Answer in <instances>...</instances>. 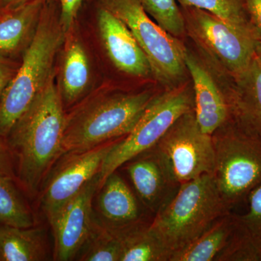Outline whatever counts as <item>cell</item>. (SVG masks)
I'll return each mask as SVG.
<instances>
[{"instance_id":"obj_12","label":"cell","mask_w":261,"mask_h":261,"mask_svg":"<svg viewBox=\"0 0 261 261\" xmlns=\"http://www.w3.org/2000/svg\"><path fill=\"white\" fill-rule=\"evenodd\" d=\"M99 186L98 174L48 219L54 233L55 260H73L89 240L94 222L92 200Z\"/></svg>"},{"instance_id":"obj_22","label":"cell","mask_w":261,"mask_h":261,"mask_svg":"<svg viewBox=\"0 0 261 261\" xmlns=\"http://www.w3.org/2000/svg\"><path fill=\"white\" fill-rule=\"evenodd\" d=\"M176 2L180 7H193L209 12L257 40L249 18L247 0H176Z\"/></svg>"},{"instance_id":"obj_21","label":"cell","mask_w":261,"mask_h":261,"mask_svg":"<svg viewBox=\"0 0 261 261\" xmlns=\"http://www.w3.org/2000/svg\"><path fill=\"white\" fill-rule=\"evenodd\" d=\"M150 222L142 223L117 234L122 244L120 261H169L171 253L151 230Z\"/></svg>"},{"instance_id":"obj_3","label":"cell","mask_w":261,"mask_h":261,"mask_svg":"<svg viewBox=\"0 0 261 261\" xmlns=\"http://www.w3.org/2000/svg\"><path fill=\"white\" fill-rule=\"evenodd\" d=\"M158 92H115L94 96L66 115L63 154L121 138L133 129Z\"/></svg>"},{"instance_id":"obj_30","label":"cell","mask_w":261,"mask_h":261,"mask_svg":"<svg viewBox=\"0 0 261 261\" xmlns=\"http://www.w3.org/2000/svg\"><path fill=\"white\" fill-rule=\"evenodd\" d=\"M247 9L257 39H261V0H247Z\"/></svg>"},{"instance_id":"obj_29","label":"cell","mask_w":261,"mask_h":261,"mask_svg":"<svg viewBox=\"0 0 261 261\" xmlns=\"http://www.w3.org/2000/svg\"><path fill=\"white\" fill-rule=\"evenodd\" d=\"M4 139L0 135V175L13 180L15 177L13 158Z\"/></svg>"},{"instance_id":"obj_15","label":"cell","mask_w":261,"mask_h":261,"mask_svg":"<svg viewBox=\"0 0 261 261\" xmlns=\"http://www.w3.org/2000/svg\"><path fill=\"white\" fill-rule=\"evenodd\" d=\"M99 190L102 223L116 234L148 222L143 218L138 197L116 171L108 176Z\"/></svg>"},{"instance_id":"obj_16","label":"cell","mask_w":261,"mask_h":261,"mask_svg":"<svg viewBox=\"0 0 261 261\" xmlns=\"http://www.w3.org/2000/svg\"><path fill=\"white\" fill-rule=\"evenodd\" d=\"M229 97L234 119L261 136V61L256 56L232 80Z\"/></svg>"},{"instance_id":"obj_23","label":"cell","mask_w":261,"mask_h":261,"mask_svg":"<svg viewBox=\"0 0 261 261\" xmlns=\"http://www.w3.org/2000/svg\"><path fill=\"white\" fill-rule=\"evenodd\" d=\"M34 224L32 211L15 187L13 179L0 175V225L32 227Z\"/></svg>"},{"instance_id":"obj_19","label":"cell","mask_w":261,"mask_h":261,"mask_svg":"<svg viewBox=\"0 0 261 261\" xmlns=\"http://www.w3.org/2000/svg\"><path fill=\"white\" fill-rule=\"evenodd\" d=\"M239 222V215L228 212L215 221L203 233L169 261H215L231 238Z\"/></svg>"},{"instance_id":"obj_17","label":"cell","mask_w":261,"mask_h":261,"mask_svg":"<svg viewBox=\"0 0 261 261\" xmlns=\"http://www.w3.org/2000/svg\"><path fill=\"white\" fill-rule=\"evenodd\" d=\"M47 0H36L14 9L0 10V57L25 51L37 29Z\"/></svg>"},{"instance_id":"obj_13","label":"cell","mask_w":261,"mask_h":261,"mask_svg":"<svg viewBox=\"0 0 261 261\" xmlns=\"http://www.w3.org/2000/svg\"><path fill=\"white\" fill-rule=\"evenodd\" d=\"M97 21L106 53L117 69L132 76H152L147 56L128 27L98 4Z\"/></svg>"},{"instance_id":"obj_2","label":"cell","mask_w":261,"mask_h":261,"mask_svg":"<svg viewBox=\"0 0 261 261\" xmlns=\"http://www.w3.org/2000/svg\"><path fill=\"white\" fill-rule=\"evenodd\" d=\"M65 37L58 0H47L21 65L0 98V135L5 139L54 76L55 59Z\"/></svg>"},{"instance_id":"obj_26","label":"cell","mask_w":261,"mask_h":261,"mask_svg":"<svg viewBox=\"0 0 261 261\" xmlns=\"http://www.w3.org/2000/svg\"><path fill=\"white\" fill-rule=\"evenodd\" d=\"M215 261H261V250L239 215V222L227 245Z\"/></svg>"},{"instance_id":"obj_32","label":"cell","mask_w":261,"mask_h":261,"mask_svg":"<svg viewBox=\"0 0 261 261\" xmlns=\"http://www.w3.org/2000/svg\"><path fill=\"white\" fill-rule=\"evenodd\" d=\"M36 0H0V10L14 9Z\"/></svg>"},{"instance_id":"obj_18","label":"cell","mask_w":261,"mask_h":261,"mask_svg":"<svg viewBox=\"0 0 261 261\" xmlns=\"http://www.w3.org/2000/svg\"><path fill=\"white\" fill-rule=\"evenodd\" d=\"M72 29L65 34L61 84L58 87L64 108L74 105L83 97L91 78L87 51L80 39L72 33Z\"/></svg>"},{"instance_id":"obj_7","label":"cell","mask_w":261,"mask_h":261,"mask_svg":"<svg viewBox=\"0 0 261 261\" xmlns=\"http://www.w3.org/2000/svg\"><path fill=\"white\" fill-rule=\"evenodd\" d=\"M193 109V89L186 81L158 92L133 129L108 152L99 173V190L110 174L153 147L181 115Z\"/></svg>"},{"instance_id":"obj_4","label":"cell","mask_w":261,"mask_h":261,"mask_svg":"<svg viewBox=\"0 0 261 261\" xmlns=\"http://www.w3.org/2000/svg\"><path fill=\"white\" fill-rule=\"evenodd\" d=\"M231 211L212 174H205L181 184L172 198L152 217L149 227L171 256Z\"/></svg>"},{"instance_id":"obj_5","label":"cell","mask_w":261,"mask_h":261,"mask_svg":"<svg viewBox=\"0 0 261 261\" xmlns=\"http://www.w3.org/2000/svg\"><path fill=\"white\" fill-rule=\"evenodd\" d=\"M213 178L226 205L232 211L261 185V136L234 118L212 135Z\"/></svg>"},{"instance_id":"obj_24","label":"cell","mask_w":261,"mask_h":261,"mask_svg":"<svg viewBox=\"0 0 261 261\" xmlns=\"http://www.w3.org/2000/svg\"><path fill=\"white\" fill-rule=\"evenodd\" d=\"M82 250L80 260L120 261L122 254L121 239L102 222L100 224L94 220L92 232Z\"/></svg>"},{"instance_id":"obj_9","label":"cell","mask_w":261,"mask_h":261,"mask_svg":"<svg viewBox=\"0 0 261 261\" xmlns=\"http://www.w3.org/2000/svg\"><path fill=\"white\" fill-rule=\"evenodd\" d=\"M153 148L176 185L214 172L212 136L201 130L194 109L181 115Z\"/></svg>"},{"instance_id":"obj_20","label":"cell","mask_w":261,"mask_h":261,"mask_svg":"<svg viewBox=\"0 0 261 261\" xmlns=\"http://www.w3.org/2000/svg\"><path fill=\"white\" fill-rule=\"evenodd\" d=\"M41 228L0 225V261H39L47 259Z\"/></svg>"},{"instance_id":"obj_28","label":"cell","mask_w":261,"mask_h":261,"mask_svg":"<svg viewBox=\"0 0 261 261\" xmlns=\"http://www.w3.org/2000/svg\"><path fill=\"white\" fill-rule=\"evenodd\" d=\"M87 0H58L60 6V22L65 34L74 25L82 5Z\"/></svg>"},{"instance_id":"obj_31","label":"cell","mask_w":261,"mask_h":261,"mask_svg":"<svg viewBox=\"0 0 261 261\" xmlns=\"http://www.w3.org/2000/svg\"><path fill=\"white\" fill-rule=\"evenodd\" d=\"M18 69V68H17ZM17 69L6 58L0 57V98L7 85L14 76Z\"/></svg>"},{"instance_id":"obj_10","label":"cell","mask_w":261,"mask_h":261,"mask_svg":"<svg viewBox=\"0 0 261 261\" xmlns=\"http://www.w3.org/2000/svg\"><path fill=\"white\" fill-rule=\"evenodd\" d=\"M185 63L191 76L196 119L202 132L212 135L234 118L229 97L232 80L221 84L224 73L187 47Z\"/></svg>"},{"instance_id":"obj_27","label":"cell","mask_w":261,"mask_h":261,"mask_svg":"<svg viewBox=\"0 0 261 261\" xmlns=\"http://www.w3.org/2000/svg\"><path fill=\"white\" fill-rule=\"evenodd\" d=\"M247 201L248 210L240 215V219L261 250V185L249 194Z\"/></svg>"},{"instance_id":"obj_6","label":"cell","mask_w":261,"mask_h":261,"mask_svg":"<svg viewBox=\"0 0 261 261\" xmlns=\"http://www.w3.org/2000/svg\"><path fill=\"white\" fill-rule=\"evenodd\" d=\"M128 27L144 51L152 76L166 88L185 82L186 46L151 18L138 0H97Z\"/></svg>"},{"instance_id":"obj_8","label":"cell","mask_w":261,"mask_h":261,"mask_svg":"<svg viewBox=\"0 0 261 261\" xmlns=\"http://www.w3.org/2000/svg\"><path fill=\"white\" fill-rule=\"evenodd\" d=\"M180 8L186 34L215 68L232 80L247 69L255 56V38L205 10Z\"/></svg>"},{"instance_id":"obj_11","label":"cell","mask_w":261,"mask_h":261,"mask_svg":"<svg viewBox=\"0 0 261 261\" xmlns=\"http://www.w3.org/2000/svg\"><path fill=\"white\" fill-rule=\"evenodd\" d=\"M120 139L87 150L63 154L64 159L51 173L43 189L41 202L48 219L99 174L108 152Z\"/></svg>"},{"instance_id":"obj_25","label":"cell","mask_w":261,"mask_h":261,"mask_svg":"<svg viewBox=\"0 0 261 261\" xmlns=\"http://www.w3.org/2000/svg\"><path fill=\"white\" fill-rule=\"evenodd\" d=\"M147 14L163 29L180 39L186 34L185 20L176 0H138Z\"/></svg>"},{"instance_id":"obj_14","label":"cell","mask_w":261,"mask_h":261,"mask_svg":"<svg viewBox=\"0 0 261 261\" xmlns=\"http://www.w3.org/2000/svg\"><path fill=\"white\" fill-rule=\"evenodd\" d=\"M124 165L137 197L153 217L172 198L180 185L171 180L153 147Z\"/></svg>"},{"instance_id":"obj_33","label":"cell","mask_w":261,"mask_h":261,"mask_svg":"<svg viewBox=\"0 0 261 261\" xmlns=\"http://www.w3.org/2000/svg\"><path fill=\"white\" fill-rule=\"evenodd\" d=\"M255 56L261 61V39H257L255 42Z\"/></svg>"},{"instance_id":"obj_1","label":"cell","mask_w":261,"mask_h":261,"mask_svg":"<svg viewBox=\"0 0 261 261\" xmlns=\"http://www.w3.org/2000/svg\"><path fill=\"white\" fill-rule=\"evenodd\" d=\"M65 118L53 76L5 138L17 159L19 181L30 193L37 191L51 166L63 155Z\"/></svg>"}]
</instances>
